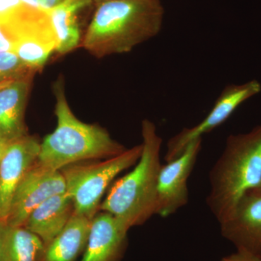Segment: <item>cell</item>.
Masks as SVG:
<instances>
[{
    "label": "cell",
    "mask_w": 261,
    "mask_h": 261,
    "mask_svg": "<svg viewBox=\"0 0 261 261\" xmlns=\"http://www.w3.org/2000/svg\"><path fill=\"white\" fill-rule=\"evenodd\" d=\"M24 5L34 8H41L39 0H20Z\"/></svg>",
    "instance_id": "603a6c76"
},
{
    "label": "cell",
    "mask_w": 261,
    "mask_h": 261,
    "mask_svg": "<svg viewBox=\"0 0 261 261\" xmlns=\"http://www.w3.org/2000/svg\"><path fill=\"white\" fill-rule=\"evenodd\" d=\"M13 51L31 70L39 71L56 49V36L49 15L42 8L22 4L0 18Z\"/></svg>",
    "instance_id": "8992f818"
},
{
    "label": "cell",
    "mask_w": 261,
    "mask_h": 261,
    "mask_svg": "<svg viewBox=\"0 0 261 261\" xmlns=\"http://www.w3.org/2000/svg\"><path fill=\"white\" fill-rule=\"evenodd\" d=\"M260 92L261 84L257 80L226 86L218 97L210 112L202 121L195 126L184 128L168 140L165 161L168 163L177 159L190 144L198 139H202V136L221 126L240 105Z\"/></svg>",
    "instance_id": "52a82bcc"
},
{
    "label": "cell",
    "mask_w": 261,
    "mask_h": 261,
    "mask_svg": "<svg viewBox=\"0 0 261 261\" xmlns=\"http://www.w3.org/2000/svg\"><path fill=\"white\" fill-rule=\"evenodd\" d=\"M206 203L219 223L232 214L244 195L261 185V124L231 135L209 173Z\"/></svg>",
    "instance_id": "3957f363"
},
{
    "label": "cell",
    "mask_w": 261,
    "mask_h": 261,
    "mask_svg": "<svg viewBox=\"0 0 261 261\" xmlns=\"http://www.w3.org/2000/svg\"><path fill=\"white\" fill-rule=\"evenodd\" d=\"M128 230L109 213L96 214L82 261H119L126 250Z\"/></svg>",
    "instance_id": "7c38bea8"
},
{
    "label": "cell",
    "mask_w": 261,
    "mask_h": 261,
    "mask_svg": "<svg viewBox=\"0 0 261 261\" xmlns=\"http://www.w3.org/2000/svg\"><path fill=\"white\" fill-rule=\"evenodd\" d=\"M219 225L221 235L232 243L238 251L261 257L260 192H247L232 214Z\"/></svg>",
    "instance_id": "30bf717a"
},
{
    "label": "cell",
    "mask_w": 261,
    "mask_h": 261,
    "mask_svg": "<svg viewBox=\"0 0 261 261\" xmlns=\"http://www.w3.org/2000/svg\"><path fill=\"white\" fill-rule=\"evenodd\" d=\"M202 142V139L194 141L179 157L161 166L158 181L156 215L168 217L188 203L187 182L198 159Z\"/></svg>",
    "instance_id": "9c48e42d"
},
{
    "label": "cell",
    "mask_w": 261,
    "mask_h": 261,
    "mask_svg": "<svg viewBox=\"0 0 261 261\" xmlns=\"http://www.w3.org/2000/svg\"><path fill=\"white\" fill-rule=\"evenodd\" d=\"M45 245L23 226L0 222V261H42Z\"/></svg>",
    "instance_id": "2e32d148"
},
{
    "label": "cell",
    "mask_w": 261,
    "mask_h": 261,
    "mask_svg": "<svg viewBox=\"0 0 261 261\" xmlns=\"http://www.w3.org/2000/svg\"><path fill=\"white\" fill-rule=\"evenodd\" d=\"M34 74L0 84V136L6 140L28 135L24 115Z\"/></svg>",
    "instance_id": "4fadbf2b"
},
{
    "label": "cell",
    "mask_w": 261,
    "mask_h": 261,
    "mask_svg": "<svg viewBox=\"0 0 261 261\" xmlns=\"http://www.w3.org/2000/svg\"><path fill=\"white\" fill-rule=\"evenodd\" d=\"M65 192L66 186L61 171L44 167L37 161L24 176L13 195L7 224L24 226L38 206L53 196Z\"/></svg>",
    "instance_id": "ba28073f"
},
{
    "label": "cell",
    "mask_w": 261,
    "mask_h": 261,
    "mask_svg": "<svg viewBox=\"0 0 261 261\" xmlns=\"http://www.w3.org/2000/svg\"><path fill=\"white\" fill-rule=\"evenodd\" d=\"M91 221L87 216L74 213L59 234L46 247L42 261H74L87 247Z\"/></svg>",
    "instance_id": "e0dca14e"
},
{
    "label": "cell",
    "mask_w": 261,
    "mask_h": 261,
    "mask_svg": "<svg viewBox=\"0 0 261 261\" xmlns=\"http://www.w3.org/2000/svg\"><path fill=\"white\" fill-rule=\"evenodd\" d=\"M63 0H39V5L42 9L49 10L59 5Z\"/></svg>",
    "instance_id": "44dd1931"
},
{
    "label": "cell",
    "mask_w": 261,
    "mask_h": 261,
    "mask_svg": "<svg viewBox=\"0 0 261 261\" xmlns=\"http://www.w3.org/2000/svg\"><path fill=\"white\" fill-rule=\"evenodd\" d=\"M74 214V205L66 192L53 196L33 211L23 226L37 234L47 247Z\"/></svg>",
    "instance_id": "5bb4252c"
},
{
    "label": "cell",
    "mask_w": 261,
    "mask_h": 261,
    "mask_svg": "<svg viewBox=\"0 0 261 261\" xmlns=\"http://www.w3.org/2000/svg\"><path fill=\"white\" fill-rule=\"evenodd\" d=\"M34 70L28 68L13 51L0 53V84L22 78Z\"/></svg>",
    "instance_id": "ac0fdd59"
},
{
    "label": "cell",
    "mask_w": 261,
    "mask_h": 261,
    "mask_svg": "<svg viewBox=\"0 0 261 261\" xmlns=\"http://www.w3.org/2000/svg\"><path fill=\"white\" fill-rule=\"evenodd\" d=\"M94 4L92 0H63L47 10L56 36V53L65 55L80 46L82 41L81 13Z\"/></svg>",
    "instance_id": "9a60e30c"
},
{
    "label": "cell",
    "mask_w": 261,
    "mask_h": 261,
    "mask_svg": "<svg viewBox=\"0 0 261 261\" xmlns=\"http://www.w3.org/2000/svg\"><path fill=\"white\" fill-rule=\"evenodd\" d=\"M142 145H136L116 157L99 162H81L61 170L66 192L74 205V213L89 219L97 214L105 192L113 180L140 159Z\"/></svg>",
    "instance_id": "5b68a950"
},
{
    "label": "cell",
    "mask_w": 261,
    "mask_h": 261,
    "mask_svg": "<svg viewBox=\"0 0 261 261\" xmlns=\"http://www.w3.org/2000/svg\"><path fill=\"white\" fill-rule=\"evenodd\" d=\"M11 142L12 141L6 140L4 137L0 136V163H1L2 160L4 157L5 152H6L8 146H9Z\"/></svg>",
    "instance_id": "7402d4cb"
},
{
    "label": "cell",
    "mask_w": 261,
    "mask_h": 261,
    "mask_svg": "<svg viewBox=\"0 0 261 261\" xmlns=\"http://www.w3.org/2000/svg\"><path fill=\"white\" fill-rule=\"evenodd\" d=\"M142 152L130 172L111 187L99 209L128 229L145 224L157 213L158 181L163 139L148 119L142 122Z\"/></svg>",
    "instance_id": "277c9868"
},
{
    "label": "cell",
    "mask_w": 261,
    "mask_h": 261,
    "mask_svg": "<svg viewBox=\"0 0 261 261\" xmlns=\"http://www.w3.org/2000/svg\"><path fill=\"white\" fill-rule=\"evenodd\" d=\"M57 126L40 143L38 163L54 171L75 163L116 157L126 147L113 140L107 130L84 123L71 111L60 76L53 84Z\"/></svg>",
    "instance_id": "7a4b0ae2"
},
{
    "label": "cell",
    "mask_w": 261,
    "mask_h": 261,
    "mask_svg": "<svg viewBox=\"0 0 261 261\" xmlns=\"http://www.w3.org/2000/svg\"><path fill=\"white\" fill-rule=\"evenodd\" d=\"M39 140L29 135L12 141L0 163V222L6 223L17 188L39 159Z\"/></svg>",
    "instance_id": "8fae6325"
},
{
    "label": "cell",
    "mask_w": 261,
    "mask_h": 261,
    "mask_svg": "<svg viewBox=\"0 0 261 261\" xmlns=\"http://www.w3.org/2000/svg\"><path fill=\"white\" fill-rule=\"evenodd\" d=\"M93 2L94 5H97L98 3H102L103 1H106V0H92Z\"/></svg>",
    "instance_id": "cb8c5ba5"
},
{
    "label": "cell",
    "mask_w": 261,
    "mask_h": 261,
    "mask_svg": "<svg viewBox=\"0 0 261 261\" xmlns=\"http://www.w3.org/2000/svg\"><path fill=\"white\" fill-rule=\"evenodd\" d=\"M255 190V191L260 192V193H261V185H260V187H258V188H257L256 190Z\"/></svg>",
    "instance_id": "d4e9b609"
},
{
    "label": "cell",
    "mask_w": 261,
    "mask_h": 261,
    "mask_svg": "<svg viewBox=\"0 0 261 261\" xmlns=\"http://www.w3.org/2000/svg\"><path fill=\"white\" fill-rule=\"evenodd\" d=\"M95 5L82 43L95 58L130 53L162 29L161 0H106Z\"/></svg>",
    "instance_id": "6da1fadb"
},
{
    "label": "cell",
    "mask_w": 261,
    "mask_h": 261,
    "mask_svg": "<svg viewBox=\"0 0 261 261\" xmlns=\"http://www.w3.org/2000/svg\"><path fill=\"white\" fill-rule=\"evenodd\" d=\"M220 261H261V257L237 250L233 253L223 257Z\"/></svg>",
    "instance_id": "d6986e66"
},
{
    "label": "cell",
    "mask_w": 261,
    "mask_h": 261,
    "mask_svg": "<svg viewBox=\"0 0 261 261\" xmlns=\"http://www.w3.org/2000/svg\"><path fill=\"white\" fill-rule=\"evenodd\" d=\"M13 44L4 29L0 25V53L13 51Z\"/></svg>",
    "instance_id": "ffe728a7"
}]
</instances>
